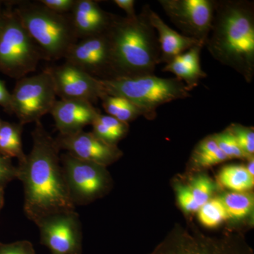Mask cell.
Wrapping results in <instances>:
<instances>
[{"mask_svg":"<svg viewBox=\"0 0 254 254\" xmlns=\"http://www.w3.org/2000/svg\"><path fill=\"white\" fill-rule=\"evenodd\" d=\"M179 204L186 213L198 211L200 206L195 202L188 186L179 185L177 188Z\"/></svg>","mask_w":254,"mask_h":254,"instance_id":"83f0119b","label":"cell"},{"mask_svg":"<svg viewBox=\"0 0 254 254\" xmlns=\"http://www.w3.org/2000/svg\"><path fill=\"white\" fill-rule=\"evenodd\" d=\"M114 2L118 5L120 9L125 11L127 18H133L137 16L135 11L134 6L136 1L134 0H115Z\"/></svg>","mask_w":254,"mask_h":254,"instance_id":"e575fe53","label":"cell"},{"mask_svg":"<svg viewBox=\"0 0 254 254\" xmlns=\"http://www.w3.org/2000/svg\"><path fill=\"white\" fill-rule=\"evenodd\" d=\"M70 14L78 39L105 33L115 16L102 9L93 0H76Z\"/></svg>","mask_w":254,"mask_h":254,"instance_id":"2e32d148","label":"cell"},{"mask_svg":"<svg viewBox=\"0 0 254 254\" xmlns=\"http://www.w3.org/2000/svg\"><path fill=\"white\" fill-rule=\"evenodd\" d=\"M0 254H36L33 246L23 240L10 244L0 243Z\"/></svg>","mask_w":254,"mask_h":254,"instance_id":"f1b7e54d","label":"cell"},{"mask_svg":"<svg viewBox=\"0 0 254 254\" xmlns=\"http://www.w3.org/2000/svg\"><path fill=\"white\" fill-rule=\"evenodd\" d=\"M100 82L105 94L129 100L148 120L156 117L158 107L190 97L185 85L177 78H163L150 74L118 76L100 79Z\"/></svg>","mask_w":254,"mask_h":254,"instance_id":"5b68a950","label":"cell"},{"mask_svg":"<svg viewBox=\"0 0 254 254\" xmlns=\"http://www.w3.org/2000/svg\"><path fill=\"white\" fill-rule=\"evenodd\" d=\"M57 94L50 68L17 80L11 93V113L21 125L37 123L54 106Z\"/></svg>","mask_w":254,"mask_h":254,"instance_id":"ba28073f","label":"cell"},{"mask_svg":"<svg viewBox=\"0 0 254 254\" xmlns=\"http://www.w3.org/2000/svg\"><path fill=\"white\" fill-rule=\"evenodd\" d=\"M188 187L200 208L211 199L215 190L213 180L205 175H198L192 179Z\"/></svg>","mask_w":254,"mask_h":254,"instance_id":"cb8c5ba5","label":"cell"},{"mask_svg":"<svg viewBox=\"0 0 254 254\" xmlns=\"http://www.w3.org/2000/svg\"><path fill=\"white\" fill-rule=\"evenodd\" d=\"M143 6L135 18L115 15L108 30L111 47L113 78L153 74L160 64L158 36Z\"/></svg>","mask_w":254,"mask_h":254,"instance_id":"3957f363","label":"cell"},{"mask_svg":"<svg viewBox=\"0 0 254 254\" xmlns=\"http://www.w3.org/2000/svg\"><path fill=\"white\" fill-rule=\"evenodd\" d=\"M7 5L8 1L7 3H6V6H5L4 10H3L1 12H0V33H1V31H2L5 21H6V14H7Z\"/></svg>","mask_w":254,"mask_h":254,"instance_id":"d590c367","label":"cell"},{"mask_svg":"<svg viewBox=\"0 0 254 254\" xmlns=\"http://www.w3.org/2000/svg\"><path fill=\"white\" fill-rule=\"evenodd\" d=\"M219 180L224 187L235 192H245L254 186V178L243 165L224 167L219 174Z\"/></svg>","mask_w":254,"mask_h":254,"instance_id":"44dd1931","label":"cell"},{"mask_svg":"<svg viewBox=\"0 0 254 254\" xmlns=\"http://www.w3.org/2000/svg\"><path fill=\"white\" fill-rule=\"evenodd\" d=\"M60 157L68 193L75 206L87 204L105 190V166L75 158L68 153Z\"/></svg>","mask_w":254,"mask_h":254,"instance_id":"9c48e42d","label":"cell"},{"mask_svg":"<svg viewBox=\"0 0 254 254\" xmlns=\"http://www.w3.org/2000/svg\"><path fill=\"white\" fill-rule=\"evenodd\" d=\"M226 209L229 218L242 220L253 211L254 200L252 193L229 192L220 197Z\"/></svg>","mask_w":254,"mask_h":254,"instance_id":"7402d4cb","label":"cell"},{"mask_svg":"<svg viewBox=\"0 0 254 254\" xmlns=\"http://www.w3.org/2000/svg\"><path fill=\"white\" fill-rule=\"evenodd\" d=\"M17 179V168L11 163V159L0 155V186L4 187Z\"/></svg>","mask_w":254,"mask_h":254,"instance_id":"4dcf8cb0","label":"cell"},{"mask_svg":"<svg viewBox=\"0 0 254 254\" xmlns=\"http://www.w3.org/2000/svg\"><path fill=\"white\" fill-rule=\"evenodd\" d=\"M39 2L53 12L66 14H71L76 0H41Z\"/></svg>","mask_w":254,"mask_h":254,"instance_id":"1f68e13d","label":"cell"},{"mask_svg":"<svg viewBox=\"0 0 254 254\" xmlns=\"http://www.w3.org/2000/svg\"><path fill=\"white\" fill-rule=\"evenodd\" d=\"M64 59L98 79L113 78L108 31L76 42Z\"/></svg>","mask_w":254,"mask_h":254,"instance_id":"7c38bea8","label":"cell"},{"mask_svg":"<svg viewBox=\"0 0 254 254\" xmlns=\"http://www.w3.org/2000/svg\"><path fill=\"white\" fill-rule=\"evenodd\" d=\"M100 100L108 115L123 123H128L143 116V113L136 105L122 97L105 94Z\"/></svg>","mask_w":254,"mask_h":254,"instance_id":"ffe728a7","label":"cell"},{"mask_svg":"<svg viewBox=\"0 0 254 254\" xmlns=\"http://www.w3.org/2000/svg\"><path fill=\"white\" fill-rule=\"evenodd\" d=\"M31 135V151L18 161L16 168L24 192L23 210L37 225L52 215L75 211V205L68 193L56 141L41 121L36 123Z\"/></svg>","mask_w":254,"mask_h":254,"instance_id":"6da1fadb","label":"cell"},{"mask_svg":"<svg viewBox=\"0 0 254 254\" xmlns=\"http://www.w3.org/2000/svg\"><path fill=\"white\" fill-rule=\"evenodd\" d=\"M98 119L100 123L108 127L110 131H113L120 140L122 139L128 131V123L120 121L118 119L110 115H102L100 113L98 115Z\"/></svg>","mask_w":254,"mask_h":254,"instance_id":"f546056e","label":"cell"},{"mask_svg":"<svg viewBox=\"0 0 254 254\" xmlns=\"http://www.w3.org/2000/svg\"><path fill=\"white\" fill-rule=\"evenodd\" d=\"M204 46L198 44L166 64L163 71L173 73L190 91L198 86L200 80L207 77L200 65V52Z\"/></svg>","mask_w":254,"mask_h":254,"instance_id":"ac0fdd59","label":"cell"},{"mask_svg":"<svg viewBox=\"0 0 254 254\" xmlns=\"http://www.w3.org/2000/svg\"><path fill=\"white\" fill-rule=\"evenodd\" d=\"M6 3H7V1H1V0H0V12H1V11L4 10L5 6H6Z\"/></svg>","mask_w":254,"mask_h":254,"instance_id":"f35d334b","label":"cell"},{"mask_svg":"<svg viewBox=\"0 0 254 254\" xmlns=\"http://www.w3.org/2000/svg\"><path fill=\"white\" fill-rule=\"evenodd\" d=\"M12 7L44 60L65 58L78 41L71 14L53 12L40 2L12 1Z\"/></svg>","mask_w":254,"mask_h":254,"instance_id":"277c9868","label":"cell"},{"mask_svg":"<svg viewBox=\"0 0 254 254\" xmlns=\"http://www.w3.org/2000/svg\"><path fill=\"white\" fill-rule=\"evenodd\" d=\"M150 254H254L240 235H205L194 228L177 227Z\"/></svg>","mask_w":254,"mask_h":254,"instance_id":"52a82bcc","label":"cell"},{"mask_svg":"<svg viewBox=\"0 0 254 254\" xmlns=\"http://www.w3.org/2000/svg\"><path fill=\"white\" fill-rule=\"evenodd\" d=\"M213 137L219 149L223 152L228 159L249 158L241 149L235 136L228 128L221 133L213 135Z\"/></svg>","mask_w":254,"mask_h":254,"instance_id":"d4e9b609","label":"cell"},{"mask_svg":"<svg viewBox=\"0 0 254 254\" xmlns=\"http://www.w3.org/2000/svg\"><path fill=\"white\" fill-rule=\"evenodd\" d=\"M235 136L242 151L249 158H252L254 153V131L252 127L233 124L228 127Z\"/></svg>","mask_w":254,"mask_h":254,"instance_id":"484cf974","label":"cell"},{"mask_svg":"<svg viewBox=\"0 0 254 254\" xmlns=\"http://www.w3.org/2000/svg\"><path fill=\"white\" fill-rule=\"evenodd\" d=\"M0 106L9 114L11 113V93L6 88L4 81L0 79Z\"/></svg>","mask_w":254,"mask_h":254,"instance_id":"836d02e7","label":"cell"},{"mask_svg":"<svg viewBox=\"0 0 254 254\" xmlns=\"http://www.w3.org/2000/svg\"><path fill=\"white\" fill-rule=\"evenodd\" d=\"M44 59L41 50L23 27L8 1L7 14L0 33V73L19 80L36 71Z\"/></svg>","mask_w":254,"mask_h":254,"instance_id":"8992f818","label":"cell"},{"mask_svg":"<svg viewBox=\"0 0 254 254\" xmlns=\"http://www.w3.org/2000/svg\"><path fill=\"white\" fill-rule=\"evenodd\" d=\"M99 113L93 103L81 100H57L50 112L62 135L81 131L91 125Z\"/></svg>","mask_w":254,"mask_h":254,"instance_id":"9a60e30c","label":"cell"},{"mask_svg":"<svg viewBox=\"0 0 254 254\" xmlns=\"http://www.w3.org/2000/svg\"><path fill=\"white\" fill-rule=\"evenodd\" d=\"M2 123H3L2 120H1V119H0V127H1V125H2Z\"/></svg>","mask_w":254,"mask_h":254,"instance_id":"ab89813d","label":"cell"},{"mask_svg":"<svg viewBox=\"0 0 254 254\" xmlns=\"http://www.w3.org/2000/svg\"><path fill=\"white\" fill-rule=\"evenodd\" d=\"M91 125L93 126V131L92 133L95 136L101 139L102 141L112 145H115L117 142L120 141L118 136L113 131H110L108 127H105L103 124L100 123L98 119V116L95 118L94 122H93Z\"/></svg>","mask_w":254,"mask_h":254,"instance_id":"d6a6232c","label":"cell"},{"mask_svg":"<svg viewBox=\"0 0 254 254\" xmlns=\"http://www.w3.org/2000/svg\"><path fill=\"white\" fill-rule=\"evenodd\" d=\"M57 96L63 100H86L93 103L105 95L100 79L75 65L65 63L50 68Z\"/></svg>","mask_w":254,"mask_h":254,"instance_id":"4fadbf2b","label":"cell"},{"mask_svg":"<svg viewBox=\"0 0 254 254\" xmlns=\"http://www.w3.org/2000/svg\"><path fill=\"white\" fill-rule=\"evenodd\" d=\"M205 46L217 61L240 73L247 83H252L254 77L253 1H216Z\"/></svg>","mask_w":254,"mask_h":254,"instance_id":"7a4b0ae2","label":"cell"},{"mask_svg":"<svg viewBox=\"0 0 254 254\" xmlns=\"http://www.w3.org/2000/svg\"><path fill=\"white\" fill-rule=\"evenodd\" d=\"M23 125L3 121L0 127V155L21 161L26 156L23 153L21 133Z\"/></svg>","mask_w":254,"mask_h":254,"instance_id":"d6986e66","label":"cell"},{"mask_svg":"<svg viewBox=\"0 0 254 254\" xmlns=\"http://www.w3.org/2000/svg\"><path fill=\"white\" fill-rule=\"evenodd\" d=\"M227 160H228V158L220 149L207 153H197L193 152L192 156L193 163L198 168H209Z\"/></svg>","mask_w":254,"mask_h":254,"instance_id":"4316f807","label":"cell"},{"mask_svg":"<svg viewBox=\"0 0 254 254\" xmlns=\"http://www.w3.org/2000/svg\"><path fill=\"white\" fill-rule=\"evenodd\" d=\"M170 21L184 33L203 43L211 28L215 0H160Z\"/></svg>","mask_w":254,"mask_h":254,"instance_id":"30bf717a","label":"cell"},{"mask_svg":"<svg viewBox=\"0 0 254 254\" xmlns=\"http://www.w3.org/2000/svg\"><path fill=\"white\" fill-rule=\"evenodd\" d=\"M148 18L152 26L157 31L160 51V64H168L193 46L203 44L194 38L184 36L169 27L151 9L149 10Z\"/></svg>","mask_w":254,"mask_h":254,"instance_id":"e0dca14e","label":"cell"},{"mask_svg":"<svg viewBox=\"0 0 254 254\" xmlns=\"http://www.w3.org/2000/svg\"><path fill=\"white\" fill-rule=\"evenodd\" d=\"M41 243L53 254H81L82 232L76 211L56 214L37 224Z\"/></svg>","mask_w":254,"mask_h":254,"instance_id":"8fae6325","label":"cell"},{"mask_svg":"<svg viewBox=\"0 0 254 254\" xmlns=\"http://www.w3.org/2000/svg\"><path fill=\"white\" fill-rule=\"evenodd\" d=\"M4 204V187L0 186V210Z\"/></svg>","mask_w":254,"mask_h":254,"instance_id":"74e56055","label":"cell"},{"mask_svg":"<svg viewBox=\"0 0 254 254\" xmlns=\"http://www.w3.org/2000/svg\"><path fill=\"white\" fill-rule=\"evenodd\" d=\"M200 223L208 228H215L229 218L226 209L220 198H211L198 210Z\"/></svg>","mask_w":254,"mask_h":254,"instance_id":"603a6c76","label":"cell"},{"mask_svg":"<svg viewBox=\"0 0 254 254\" xmlns=\"http://www.w3.org/2000/svg\"><path fill=\"white\" fill-rule=\"evenodd\" d=\"M55 141L60 150H66L75 158L103 166L115 162L122 155L116 145L102 141L92 132L83 130L70 134H60Z\"/></svg>","mask_w":254,"mask_h":254,"instance_id":"5bb4252c","label":"cell"},{"mask_svg":"<svg viewBox=\"0 0 254 254\" xmlns=\"http://www.w3.org/2000/svg\"><path fill=\"white\" fill-rule=\"evenodd\" d=\"M247 168V171L249 172L250 175L254 178V157L250 158V162H249Z\"/></svg>","mask_w":254,"mask_h":254,"instance_id":"8d00e7d4","label":"cell"}]
</instances>
